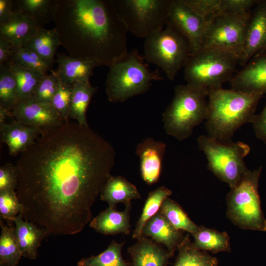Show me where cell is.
<instances>
[{"instance_id":"6da1fadb","label":"cell","mask_w":266,"mask_h":266,"mask_svg":"<svg viewBox=\"0 0 266 266\" xmlns=\"http://www.w3.org/2000/svg\"><path fill=\"white\" fill-rule=\"evenodd\" d=\"M112 145L89 126L65 122L41 132L20 154L23 218L54 235L81 232L115 163Z\"/></svg>"},{"instance_id":"7a4b0ae2","label":"cell","mask_w":266,"mask_h":266,"mask_svg":"<svg viewBox=\"0 0 266 266\" xmlns=\"http://www.w3.org/2000/svg\"><path fill=\"white\" fill-rule=\"evenodd\" d=\"M53 21L71 57L110 67L129 53L128 32L111 0H58Z\"/></svg>"},{"instance_id":"3957f363","label":"cell","mask_w":266,"mask_h":266,"mask_svg":"<svg viewBox=\"0 0 266 266\" xmlns=\"http://www.w3.org/2000/svg\"><path fill=\"white\" fill-rule=\"evenodd\" d=\"M263 96L222 87L208 92L205 128L208 136L232 140L242 125L252 123L258 103Z\"/></svg>"},{"instance_id":"277c9868","label":"cell","mask_w":266,"mask_h":266,"mask_svg":"<svg viewBox=\"0 0 266 266\" xmlns=\"http://www.w3.org/2000/svg\"><path fill=\"white\" fill-rule=\"evenodd\" d=\"M208 94L187 84L176 86L171 102L162 114L167 134L179 141L188 138L206 118Z\"/></svg>"},{"instance_id":"5b68a950","label":"cell","mask_w":266,"mask_h":266,"mask_svg":"<svg viewBox=\"0 0 266 266\" xmlns=\"http://www.w3.org/2000/svg\"><path fill=\"white\" fill-rule=\"evenodd\" d=\"M137 50H132L111 67L107 74L105 91L108 100L122 102L145 93L154 81L162 80L158 70L151 71Z\"/></svg>"},{"instance_id":"8992f818","label":"cell","mask_w":266,"mask_h":266,"mask_svg":"<svg viewBox=\"0 0 266 266\" xmlns=\"http://www.w3.org/2000/svg\"><path fill=\"white\" fill-rule=\"evenodd\" d=\"M239 64L234 54L213 49H200L191 54L184 68L186 84L207 91L230 81Z\"/></svg>"},{"instance_id":"52a82bcc","label":"cell","mask_w":266,"mask_h":266,"mask_svg":"<svg viewBox=\"0 0 266 266\" xmlns=\"http://www.w3.org/2000/svg\"><path fill=\"white\" fill-rule=\"evenodd\" d=\"M261 170L262 167L249 170L231 188L227 196V217L233 224L244 230L266 231V219L258 191Z\"/></svg>"},{"instance_id":"ba28073f","label":"cell","mask_w":266,"mask_h":266,"mask_svg":"<svg viewBox=\"0 0 266 266\" xmlns=\"http://www.w3.org/2000/svg\"><path fill=\"white\" fill-rule=\"evenodd\" d=\"M197 141L199 149L207 159L208 169L230 188L235 186L249 170L244 160L250 151L247 144L203 135L199 136Z\"/></svg>"},{"instance_id":"9c48e42d","label":"cell","mask_w":266,"mask_h":266,"mask_svg":"<svg viewBox=\"0 0 266 266\" xmlns=\"http://www.w3.org/2000/svg\"><path fill=\"white\" fill-rule=\"evenodd\" d=\"M143 48L146 61L159 67L172 81L191 54L187 39L167 24L145 39Z\"/></svg>"},{"instance_id":"30bf717a","label":"cell","mask_w":266,"mask_h":266,"mask_svg":"<svg viewBox=\"0 0 266 266\" xmlns=\"http://www.w3.org/2000/svg\"><path fill=\"white\" fill-rule=\"evenodd\" d=\"M128 32L146 38L166 27L172 0H111Z\"/></svg>"},{"instance_id":"8fae6325","label":"cell","mask_w":266,"mask_h":266,"mask_svg":"<svg viewBox=\"0 0 266 266\" xmlns=\"http://www.w3.org/2000/svg\"><path fill=\"white\" fill-rule=\"evenodd\" d=\"M251 14L217 12L205 19L201 49L230 52L239 60Z\"/></svg>"},{"instance_id":"7c38bea8","label":"cell","mask_w":266,"mask_h":266,"mask_svg":"<svg viewBox=\"0 0 266 266\" xmlns=\"http://www.w3.org/2000/svg\"><path fill=\"white\" fill-rule=\"evenodd\" d=\"M205 22L183 0H172L166 24L187 39L191 54L201 49Z\"/></svg>"},{"instance_id":"4fadbf2b","label":"cell","mask_w":266,"mask_h":266,"mask_svg":"<svg viewBox=\"0 0 266 266\" xmlns=\"http://www.w3.org/2000/svg\"><path fill=\"white\" fill-rule=\"evenodd\" d=\"M12 117L41 132L65 122L51 104L37 101L31 98L20 100L12 111Z\"/></svg>"},{"instance_id":"5bb4252c","label":"cell","mask_w":266,"mask_h":266,"mask_svg":"<svg viewBox=\"0 0 266 266\" xmlns=\"http://www.w3.org/2000/svg\"><path fill=\"white\" fill-rule=\"evenodd\" d=\"M266 51V0H260L247 23L238 65L249 61Z\"/></svg>"},{"instance_id":"9a60e30c","label":"cell","mask_w":266,"mask_h":266,"mask_svg":"<svg viewBox=\"0 0 266 266\" xmlns=\"http://www.w3.org/2000/svg\"><path fill=\"white\" fill-rule=\"evenodd\" d=\"M166 147V143L151 137L145 138L136 146L135 154L140 160L141 175L148 185L159 180Z\"/></svg>"},{"instance_id":"2e32d148","label":"cell","mask_w":266,"mask_h":266,"mask_svg":"<svg viewBox=\"0 0 266 266\" xmlns=\"http://www.w3.org/2000/svg\"><path fill=\"white\" fill-rule=\"evenodd\" d=\"M230 82L232 89L238 91L266 94V53L253 58Z\"/></svg>"},{"instance_id":"e0dca14e","label":"cell","mask_w":266,"mask_h":266,"mask_svg":"<svg viewBox=\"0 0 266 266\" xmlns=\"http://www.w3.org/2000/svg\"><path fill=\"white\" fill-rule=\"evenodd\" d=\"M132 261L131 266H167L173 256L161 244L143 235L128 247Z\"/></svg>"},{"instance_id":"ac0fdd59","label":"cell","mask_w":266,"mask_h":266,"mask_svg":"<svg viewBox=\"0 0 266 266\" xmlns=\"http://www.w3.org/2000/svg\"><path fill=\"white\" fill-rule=\"evenodd\" d=\"M23 218L20 213L11 220L15 224V235L22 257L35 260L41 241L49 234L46 229Z\"/></svg>"},{"instance_id":"d6986e66","label":"cell","mask_w":266,"mask_h":266,"mask_svg":"<svg viewBox=\"0 0 266 266\" xmlns=\"http://www.w3.org/2000/svg\"><path fill=\"white\" fill-rule=\"evenodd\" d=\"M41 131L16 120L0 125L1 141L8 146L9 154L16 156L28 148L37 139Z\"/></svg>"},{"instance_id":"ffe728a7","label":"cell","mask_w":266,"mask_h":266,"mask_svg":"<svg viewBox=\"0 0 266 266\" xmlns=\"http://www.w3.org/2000/svg\"><path fill=\"white\" fill-rule=\"evenodd\" d=\"M142 235L164 245L172 255L184 237L182 231L175 228L160 211L146 223Z\"/></svg>"},{"instance_id":"44dd1931","label":"cell","mask_w":266,"mask_h":266,"mask_svg":"<svg viewBox=\"0 0 266 266\" xmlns=\"http://www.w3.org/2000/svg\"><path fill=\"white\" fill-rule=\"evenodd\" d=\"M57 57L56 74L60 81L68 84L77 81L90 82L94 68L99 66L92 61L73 58L63 53H58Z\"/></svg>"},{"instance_id":"7402d4cb","label":"cell","mask_w":266,"mask_h":266,"mask_svg":"<svg viewBox=\"0 0 266 266\" xmlns=\"http://www.w3.org/2000/svg\"><path fill=\"white\" fill-rule=\"evenodd\" d=\"M131 208V203L126 204L125 209L122 211L108 207L92 219L89 223L90 226L97 232L104 235L129 234Z\"/></svg>"},{"instance_id":"603a6c76","label":"cell","mask_w":266,"mask_h":266,"mask_svg":"<svg viewBox=\"0 0 266 266\" xmlns=\"http://www.w3.org/2000/svg\"><path fill=\"white\" fill-rule=\"evenodd\" d=\"M101 200L106 202L109 207L115 208L120 202L125 204L133 199L141 198L136 187L122 176L110 175L100 195Z\"/></svg>"},{"instance_id":"cb8c5ba5","label":"cell","mask_w":266,"mask_h":266,"mask_svg":"<svg viewBox=\"0 0 266 266\" xmlns=\"http://www.w3.org/2000/svg\"><path fill=\"white\" fill-rule=\"evenodd\" d=\"M38 29L32 20L15 12L7 21L0 24V36L8 40L17 49L22 47Z\"/></svg>"},{"instance_id":"d4e9b609","label":"cell","mask_w":266,"mask_h":266,"mask_svg":"<svg viewBox=\"0 0 266 266\" xmlns=\"http://www.w3.org/2000/svg\"><path fill=\"white\" fill-rule=\"evenodd\" d=\"M58 0H14V12L32 20L38 28L54 20Z\"/></svg>"},{"instance_id":"484cf974","label":"cell","mask_w":266,"mask_h":266,"mask_svg":"<svg viewBox=\"0 0 266 266\" xmlns=\"http://www.w3.org/2000/svg\"><path fill=\"white\" fill-rule=\"evenodd\" d=\"M61 45L59 34L52 29L38 28L36 33L28 39L22 47L30 49L53 66L57 48Z\"/></svg>"},{"instance_id":"4316f807","label":"cell","mask_w":266,"mask_h":266,"mask_svg":"<svg viewBox=\"0 0 266 266\" xmlns=\"http://www.w3.org/2000/svg\"><path fill=\"white\" fill-rule=\"evenodd\" d=\"M90 82L77 81L73 84L69 110V118L75 119L80 125L89 126L86 111L90 102L98 90Z\"/></svg>"},{"instance_id":"83f0119b","label":"cell","mask_w":266,"mask_h":266,"mask_svg":"<svg viewBox=\"0 0 266 266\" xmlns=\"http://www.w3.org/2000/svg\"><path fill=\"white\" fill-rule=\"evenodd\" d=\"M192 235L194 239L193 244L199 250L212 253L231 251L230 238L226 232H220L201 226Z\"/></svg>"},{"instance_id":"f1b7e54d","label":"cell","mask_w":266,"mask_h":266,"mask_svg":"<svg viewBox=\"0 0 266 266\" xmlns=\"http://www.w3.org/2000/svg\"><path fill=\"white\" fill-rule=\"evenodd\" d=\"M173 266H217V258L197 249L187 234L178 247Z\"/></svg>"},{"instance_id":"f546056e","label":"cell","mask_w":266,"mask_h":266,"mask_svg":"<svg viewBox=\"0 0 266 266\" xmlns=\"http://www.w3.org/2000/svg\"><path fill=\"white\" fill-rule=\"evenodd\" d=\"M6 65L15 78L19 101L30 98L44 75L23 67L12 61Z\"/></svg>"},{"instance_id":"4dcf8cb0","label":"cell","mask_w":266,"mask_h":266,"mask_svg":"<svg viewBox=\"0 0 266 266\" xmlns=\"http://www.w3.org/2000/svg\"><path fill=\"white\" fill-rule=\"evenodd\" d=\"M0 266H17L22 257L15 235V226L5 225L0 219Z\"/></svg>"},{"instance_id":"1f68e13d","label":"cell","mask_w":266,"mask_h":266,"mask_svg":"<svg viewBox=\"0 0 266 266\" xmlns=\"http://www.w3.org/2000/svg\"><path fill=\"white\" fill-rule=\"evenodd\" d=\"M171 194L172 191L165 186H160L149 193L133 232V238L137 239L142 235L146 223L159 211L164 200Z\"/></svg>"},{"instance_id":"d6a6232c","label":"cell","mask_w":266,"mask_h":266,"mask_svg":"<svg viewBox=\"0 0 266 266\" xmlns=\"http://www.w3.org/2000/svg\"><path fill=\"white\" fill-rule=\"evenodd\" d=\"M160 212L176 229L191 234L198 231L200 226L194 223L180 205L169 197L162 203Z\"/></svg>"},{"instance_id":"836d02e7","label":"cell","mask_w":266,"mask_h":266,"mask_svg":"<svg viewBox=\"0 0 266 266\" xmlns=\"http://www.w3.org/2000/svg\"><path fill=\"white\" fill-rule=\"evenodd\" d=\"M124 242L112 241L107 249L97 256L84 258L79 261L77 266H131L122 256Z\"/></svg>"},{"instance_id":"e575fe53","label":"cell","mask_w":266,"mask_h":266,"mask_svg":"<svg viewBox=\"0 0 266 266\" xmlns=\"http://www.w3.org/2000/svg\"><path fill=\"white\" fill-rule=\"evenodd\" d=\"M18 102L15 78L6 65L0 66V107L12 112Z\"/></svg>"},{"instance_id":"d590c367","label":"cell","mask_w":266,"mask_h":266,"mask_svg":"<svg viewBox=\"0 0 266 266\" xmlns=\"http://www.w3.org/2000/svg\"><path fill=\"white\" fill-rule=\"evenodd\" d=\"M19 65L43 75L48 74L53 69L52 66L43 60L34 52L21 47L16 49L12 60Z\"/></svg>"},{"instance_id":"8d00e7d4","label":"cell","mask_w":266,"mask_h":266,"mask_svg":"<svg viewBox=\"0 0 266 266\" xmlns=\"http://www.w3.org/2000/svg\"><path fill=\"white\" fill-rule=\"evenodd\" d=\"M24 207L19 200L16 192L5 191L0 192V214L9 226H12L11 220L19 213H23Z\"/></svg>"},{"instance_id":"74e56055","label":"cell","mask_w":266,"mask_h":266,"mask_svg":"<svg viewBox=\"0 0 266 266\" xmlns=\"http://www.w3.org/2000/svg\"><path fill=\"white\" fill-rule=\"evenodd\" d=\"M59 83L55 71L53 70L50 74L43 76L31 98L37 101L51 104Z\"/></svg>"},{"instance_id":"f35d334b","label":"cell","mask_w":266,"mask_h":266,"mask_svg":"<svg viewBox=\"0 0 266 266\" xmlns=\"http://www.w3.org/2000/svg\"><path fill=\"white\" fill-rule=\"evenodd\" d=\"M72 87L73 84H68L59 81L58 89L51 103L66 122L69 121Z\"/></svg>"},{"instance_id":"ab89813d","label":"cell","mask_w":266,"mask_h":266,"mask_svg":"<svg viewBox=\"0 0 266 266\" xmlns=\"http://www.w3.org/2000/svg\"><path fill=\"white\" fill-rule=\"evenodd\" d=\"M18 183L16 166L7 163L0 167V192L15 191Z\"/></svg>"},{"instance_id":"60d3db41","label":"cell","mask_w":266,"mask_h":266,"mask_svg":"<svg viewBox=\"0 0 266 266\" xmlns=\"http://www.w3.org/2000/svg\"><path fill=\"white\" fill-rule=\"evenodd\" d=\"M184 2L205 20L218 12L221 0H183Z\"/></svg>"},{"instance_id":"b9f144b4","label":"cell","mask_w":266,"mask_h":266,"mask_svg":"<svg viewBox=\"0 0 266 266\" xmlns=\"http://www.w3.org/2000/svg\"><path fill=\"white\" fill-rule=\"evenodd\" d=\"M257 0H221L218 12L242 14L251 12L253 6L257 4Z\"/></svg>"},{"instance_id":"7bdbcfd3","label":"cell","mask_w":266,"mask_h":266,"mask_svg":"<svg viewBox=\"0 0 266 266\" xmlns=\"http://www.w3.org/2000/svg\"><path fill=\"white\" fill-rule=\"evenodd\" d=\"M252 123L256 137L266 143V104L260 114L255 115Z\"/></svg>"},{"instance_id":"ee69618b","label":"cell","mask_w":266,"mask_h":266,"mask_svg":"<svg viewBox=\"0 0 266 266\" xmlns=\"http://www.w3.org/2000/svg\"><path fill=\"white\" fill-rule=\"evenodd\" d=\"M16 49L10 41L0 36V66L12 60Z\"/></svg>"},{"instance_id":"f6af8a7d","label":"cell","mask_w":266,"mask_h":266,"mask_svg":"<svg viewBox=\"0 0 266 266\" xmlns=\"http://www.w3.org/2000/svg\"><path fill=\"white\" fill-rule=\"evenodd\" d=\"M14 13L13 0H0V24L7 21Z\"/></svg>"},{"instance_id":"bcb514c9","label":"cell","mask_w":266,"mask_h":266,"mask_svg":"<svg viewBox=\"0 0 266 266\" xmlns=\"http://www.w3.org/2000/svg\"><path fill=\"white\" fill-rule=\"evenodd\" d=\"M12 117V112H9L3 107H0V125L6 123L7 117Z\"/></svg>"}]
</instances>
